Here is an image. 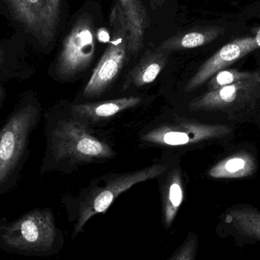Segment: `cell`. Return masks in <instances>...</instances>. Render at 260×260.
<instances>
[{
    "label": "cell",
    "mask_w": 260,
    "mask_h": 260,
    "mask_svg": "<svg viewBox=\"0 0 260 260\" xmlns=\"http://www.w3.org/2000/svg\"><path fill=\"white\" fill-rule=\"evenodd\" d=\"M260 76V72H241L237 70H221L211 78L208 87L209 91L218 89L236 82L250 80Z\"/></svg>",
    "instance_id": "obj_18"
},
{
    "label": "cell",
    "mask_w": 260,
    "mask_h": 260,
    "mask_svg": "<svg viewBox=\"0 0 260 260\" xmlns=\"http://www.w3.org/2000/svg\"><path fill=\"white\" fill-rule=\"evenodd\" d=\"M110 22L111 40L85 87L83 95L86 98L103 94L121 71L129 53V27L124 13L117 3L111 11Z\"/></svg>",
    "instance_id": "obj_4"
},
{
    "label": "cell",
    "mask_w": 260,
    "mask_h": 260,
    "mask_svg": "<svg viewBox=\"0 0 260 260\" xmlns=\"http://www.w3.org/2000/svg\"><path fill=\"white\" fill-rule=\"evenodd\" d=\"M260 98V76L209 91L192 99L189 111L220 112L235 115L254 106Z\"/></svg>",
    "instance_id": "obj_8"
},
{
    "label": "cell",
    "mask_w": 260,
    "mask_h": 260,
    "mask_svg": "<svg viewBox=\"0 0 260 260\" xmlns=\"http://www.w3.org/2000/svg\"><path fill=\"white\" fill-rule=\"evenodd\" d=\"M232 128L226 125L209 124L195 120H177L174 123L160 125L142 136V140L165 146H183L209 139L224 137Z\"/></svg>",
    "instance_id": "obj_9"
},
{
    "label": "cell",
    "mask_w": 260,
    "mask_h": 260,
    "mask_svg": "<svg viewBox=\"0 0 260 260\" xmlns=\"http://www.w3.org/2000/svg\"><path fill=\"white\" fill-rule=\"evenodd\" d=\"M220 30L219 27H203L178 32L164 41L157 48L172 52L201 47L215 40Z\"/></svg>",
    "instance_id": "obj_17"
},
{
    "label": "cell",
    "mask_w": 260,
    "mask_h": 260,
    "mask_svg": "<svg viewBox=\"0 0 260 260\" xmlns=\"http://www.w3.org/2000/svg\"><path fill=\"white\" fill-rule=\"evenodd\" d=\"M142 102L139 97H125L104 102L80 104L72 108L75 117L89 121H99L137 106Z\"/></svg>",
    "instance_id": "obj_14"
},
{
    "label": "cell",
    "mask_w": 260,
    "mask_h": 260,
    "mask_svg": "<svg viewBox=\"0 0 260 260\" xmlns=\"http://www.w3.org/2000/svg\"><path fill=\"white\" fill-rule=\"evenodd\" d=\"M183 200L184 185L181 171L176 168L169 173L160 189L161 223L165 230L168 231L174 224Z\"/></svg>",
    "instance_id": "obj_13"
},
{
    "label": "cell",
    "mask_w": 260,
    "mask_h": 260,
    "mask_svg": "<svg viewBox=\"0 0 260 260\" xmlns=\"http://www.w3.org/2000/svg\"><path fill=\"white\" fill-rule=\"evenodd\" d=\"M258 48L255 38H244L224 45L206 60L189 81L185 91H192L206 83L217 73L224 70Z\"/></svg>",
    "instance_id": "obj_11"
},
{
    "label": "cell",
    "mask_w": 260,
    "mask_h": 260,
    "mask_svg": "<svg viewBox=\"0 0 260 260\" xmlns=\"http://www.w3.org/2000/svg\"><path fill=\"white\" fill-rule=\"evenodd\" d=\"M4 244L18 251L47 253L62 244V236L56 228L50 209H36L5 229Z\"/></svg>",
    "instance_id": "obj_3"
},
{
    "label": "cell",
    "mask_w": 260,
    "mask_h": 260,
    "mask_svg": "<svg viewBox=\"0 0 260 260\" xmlns=\"http://www.w3.org/2000/svg\"><path fill=\"white\" fill-rule=\"evenodd\" d=\"M52 150L57 160L89 162L112 158L114 151L103 141L91 134L78 120H62L52 133Z\"/></svg>",
    "instance_id": "obj_6"
},
{
    "label": "cell",
    "mask_w": 260,
    "mask_h": 260,
    "mask_svg": "<svg viewBox=\"0 0 260 260\" xmlns=\"http://www.w3.org/2000/svg\"><path fill=\"white\" fill-rule=\"evenodd\" d=\"M215 234L240 248L260 243V210L249 205L229 208L220 217Z\"/></svg>",
    "instance_id": "obj_10"
},
{
    "label": "cell",
    "mask_w": 260,
    "mask_h": 260,
    "mask_svg": "<svg viewBox=\"0 0 260 260\" xmlns=\"http://www.w3.org/2000/svg\"><path fill=\"white\" fill-rule=\"evenodd\" d=\"M171 53L157 47L147 49L129 73L131 83L142 87L154 82L166 67Z\"/></svg>",
    "instance_id": "obj_15"
},
{
    "label": "cell",
    "mask_w": 260,
    "mask_h": 260,
    "mask_svg": "<svg viewBox=\"0 0 260 260\" xmlns=\"http://www.w3.org/2000/svg\"><path fill=\"white\" fill-rule=\"evenodd\" d=\"M256 171V164L251 154L240 152L229 156L212 167L209 175L214 179H241L249 177Z\"/></svg>",
    "instance_id": "obj_16"
},
{
    "label": "cell",
    "mask_w": 260,
    "mask_h": 260,
    "mask_svg": "<svg viewBox=\"0 0 260 260\" xmlns=\"http://www.w3.org/2000/svg\"><path fill=\"white\" fill-rule=\"evenodd\" d=\"M38 108L21 107L8 120L0 133V186L13 172L25 149L27 138L38 120Z\"/></svg>",
    "instance_id": "obj_7"
},
{
    "label": "cell",
    "mask_w": 260,
    "mask_h": 260,
    "mask_svg": "<svg viewBox=\"0 0 260 260\" xmlns=\"http://www.w3.org/2000/svg\"><path fill=\"white\" fill-rule=\"evenodd\" d=\"M199 237L194 232H189L181 244L167 260H196L199 250Z\"/></svg>",
    "instance_id": "obj_19"
},
{
    "label": "cell",
    "mask_w": 260,
    "mask_h": 260,
    "mask_svg": "<svg viewBox=\"0 0 260 260\" xmlns=\"http://www.w3.org/2000/svg\"><path fill=\"white\" fill-rule=\"evenodd\" d=\"M152 11L158 10L165 6L168 0H147Z\"/></svg>",
    "instance_id": "obj_20"
},
{
    "label": "cell",
    "mask_w": 260,
    "mask_h": 260,
    "mask_svg": "<svg viewBox=\"0 0 260 260\" xmlns=\"http://www.w3.org/2000/svg\"><path fill=\"white\" fill-rule=\"evenodd\" d=\"M2 62H3V58H2L1 52H0V67H1Z\"/></svg>",
    "instance_id": "obj_21"
},
{
    "label": "cell",
    "mask_w": 260,
    "mask_h": 260,
    "mask_svg": "<svg viewBox=\"0 0 260 260\" xmlns=\"http://www.w3.org/2000/svg\"><path fill=\"white\" fill-rule=\"evenodd\" d=\"M67 0H0V6L20 33L41 45L54 42L61 30Z\"/></svg>",
    "instance_id": "obj_1"
},
{
    "label": "cell",
    "mask_w": 260,
    "mask_h": 260,
    "mask_svg": "<svg viewBox=\"0 0 260 260\" xmlns=\"http://www.w3.org/2000/svg\"><path fill=\"white\" fill-rule=\"evenodd\" d=\"M126 17L129 32V53L136 56L142 50L151 20L144 0H117Z\"/></svg>",
    "instance_id": "obj_12"
},
{
    "label": "cell",
    "mask_w": 260,
    "mask_h": 260,
    "mask_svg": "<svg viewBox=\"0 0 260 260\" xmlns=\"http://www.w3.org/2000/svg\"><path fill=\"white\" fill-rule=\"evenodd\" d=\"M168 166L154 164L142 169L126 174H118L105 182L102 186L89 189L80 200L77 206L72 238L74 240L84 231V227L94 215L105 213L117 197L135 185L152 180L165 173Z\"/></svg>",
    "instance_id": "obj_2"
},
{
    "label": "cell",
    "mask_w": 260,
    "mask_h": 260,
    "mask_svg": "<svg viewBox=\"0 0 260 260\" xmlns=\"http://www.w3.org/2000/svg\"><path fill=\"white\" fill-rule=\"evenodd\" d=\"M96 27L88 12L79 14L66 35L56 64V75L70 79L85 71L95 54Z\"/></svg>",
    "instance_id": "obj_5"
}]
</instances>
